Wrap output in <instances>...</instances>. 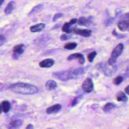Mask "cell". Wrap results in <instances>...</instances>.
<instances>
[{
    "label": "cell",
    "instance_id": "obj_1",
    "mask_svg": "<svg viewBox=\"0 0 129 129\" xmlns=\"http://www.w3.org/2000/svg\"><path fill=\"white\" fill-rule=\"evenodd\" d=\"M84 73L85 71L83 68H79L54 72L52 74V75L57 79L64 81L70 79L80 78Z\"/></svg>",
    "mask_w": 129,
    "mask_h": 129
},
{
    "label": "cell",
    "instance_id": "obj_2",
    "mask_svg": "<svg viewBox=\"0 0 129 129\" xmlns=\"http://www.w3.org/2000/svg\"><path fill=\"white\" fill-rule=\"evenodd\" d=\"M9 89L16 93L23 95H31L38 92V89L36 86L23 82L14 83L10 86Z\"/></svg>",
    "mask_w": 129,
    "mask_h": 129
},
{
    "label": "cell",
    "instance_id": "obj_3",
    "mask_svg": "<svg viewBox=\"0 0 129 129\" xmlns=\"http://www.w3.org/2000/svg\"><path fill=\"white\" fill-rule=\"evenodd\" d=\"M96 67L106 76L112 75L116 70V67L115 66H113V64L110 65L105 62L98 63Z\"/></svg>",
    "mask_w": 129,
    "mask_h": 129
},
{
    "label": "cell",
    "instance_id": "obj_4",
    "mask_svg": "<svg viewBox=\"0 0 129 129\" xmlns=\"http://www.w3.org/2000/svg\"><path fill=\"white\" fill-rule=\"evenodd\" d=\"M117 26L121 31H129V19L124 15H123L118 22Z\"/></svg>",
    "mask_w": 129,
    "mask_h": 129
},
{
    "label": "cell",
    "instance_id": "obj_5",
    "mask_svg": "<svg viewBox=\"0 0 129 129\" xmlns=\"http://www.w3.org/2000/svg\"><path fill=\"white\" fill-rule=\"evenodd\" d=\"M82 88L84 91L87 93L91 92L94 88L93 83L90 78H86L82 83Z\"/></svg>",
    "mask_w": 129,
    "mask_h": 129
},
{
    "label": "cell",
    "instance_id": "obj_6",
    "mask_svg": "<svg viewBox=\"0 0 129 129\" xmlns=\"http://www.w3.org/2000/svg\"><path fill=\"white\" fill-rule=\"evenodd\" d=\"M24 45L23 44H20L15 46L13 50L12 56L14 59H17L19 58V56L23 53L24 51Z\"/></svg>",
    "mask_w": 129,
    "mask_h": 129
},
{
    "label": "cell",
    "instance_id": "obj_7",
    "mask_svg": "<svg viewBox=\"0 0 129 129\" xmlns=\"http://www.w3.org/2000/svg\"><path fill=\"white\" fill-rule=\"evenodd\" d=\"M123 49V45L122 43L118 44L112 50L111 57L116 60L117 58L121 54Z\"/></svg>",
    "mask_w": 129,
    "mask_h": 129
},
{
    "label": "cell",
    "instance_id": "obj_8",
    "mask_svg": "<svg viewBox=\"0 0 129 129\" xmlns=\"http://www.w3.org/2000/svg\"><path fill=\"white\" fill-rule=\"evenodd\" d=\"M74 59H78V61L80 64H84L85 62V58L84 57V55L82 53H73L70 55L67 58V59L68 60H72Z\"/></svg>",
    "mask_w": 129,
    "mask_h": 129
},
{
    "label": "cell",
    "instance_id": "obj_9",
    "mask_svg": "<svg viewBox=\"0 0 129 129\" xmlns=\"http://www.w3.org/2000/svg\"><path fill=\"white\" fill-rule=\"evenodd\" d=\"M73 32L75 34L79 35L83 37H89L91 34L92 31L88 29H79L74 28Z\"/></svg>",
    "mask_w": 129,
    "mask_h": 129
},
{
    "label": "cell",
    "instance_id": "obj_10",
    "mask_svg": "<svg viewBox=\"0 0 129 129\" xmlns=\"http://www.w3.org/2000/svg\"><path fill=\"white\" fill-rule=\"evenodd\" d=\"M54 63V60L51 58H47L41 61L39 66L42 68H48L51 67Z\"/></svg>",
    "mask_w": 129,
    "mask_h": 129
},
{
    "label": "cell",
    "instance_id": "obj_11",
    "mask_svg": "<svg viewBox=\"0 0 129 129\" xmlns=\"http://www.w3.org/2000/svg\"><path fill=\"white\" fill-rule=\"evenodd\" d=\"M92 22V17H89L88 18L82 17H80L78 20V24L80 25L88 26Z\"/></svg>",
    "mask_w": 129,
    "mask_h": 129
},
{
    "label": "cell",
    "instance_id": "obj_12",
    "mask_svg": "<svg viewBox=\"0 0 129 129\" xmlns=\"http://www.w3.org/2000/svg\"><path fill=\"white\" fill-rule=\"evenodd\" d=\"M61 108V106L59 104H56L51 106L48 107L46 110V112L48 114H52L58 112Z\"/></svg>",
    "mask_w": 129,
    "mask_h": 129
},
{
    "label": "cell",
    "instance_id": "obj_13",
    "mask_svg": "<svg viewBox=\"0 0 129 129\" xmlns=\"http://www.w3.org/2000/svg\"><path fill=\"white\" fill-rule=\"evenodd\" d=\"M23 124V121L20 119L12 120L8 125V128L10 129L19 128Z\"/></svg>",
    "mask_w": 129,
    "mask_h": 129
},
{
    "label": "cell",
    "instance_id": "obj_14",
    "mask_svg": "<svg viewBox=\"0 0 129 129\" xmlns=\"http://www.w3.org/2000/svg\"><path fill=\"white\" fill-rule=\"evenodd\" d=\"M45 27V25L44 23H39L30 27V30L31 32H38L42 31Z\"/></svg>",
    "mask_w": 129,
    "mask_h": 129
},
{
    "label": "cell",
    "instance_id": "obj_15",
    "mask_svg": "<svg viewBox=\"0 0 129 129\" xmlns=\"http://www.w3.org/2000/svg\"><path fill=\"white\" fill-rule=\"evenodd\" d=\"M15 4H16L14 1H12L10 2L5 9V14L7 15H9L12 13L15 8Z\"/></svg>",
    "mask_w": 129,
    "mask_h": 129
},
{
    "label": "cell",
    "instance_id": "obj_16",
    "mask_svg": "<svg viewBox=\"0 0 129 129\" xmlns=\"http://www.w3.org/2000/svg\"><path fill=\"white\" fill-rule=\"evenodd\" d=\"M45 86L48 90H52L57 87V84L54 80H49L46 82Z\"/></svg>",
    "mask_w": 129,
    "mask_h": 129
},
{
    "label": "cell",
    "instance_id": "obj_17",
    "mask_svg": "<svg viewBox=\"0 0 129 129\" xmlns=\"http://www.w3.org/2000/svg\"><path fill=\"white\" fill-rule=\"evenodd\" d=\"M72 25L73 24L70 22L68 23H65L62 27V28H61L62 31L67 33L73 32L74 28H71Z\"/></svg>",
    "mask_w": 129,
    "mask_h": 129
},
{
    "label": "cell",
    "instance_id": "obj_18",
    "mask_svg": "<svg viewBox=\"0 0 129 129\" xmlns=\"http://www.w3.org/2000/svg\"><path fill=\"white\" fill-rule=\"evenodd\" d=\"M2 110L4 112L7 113L9 112L11 108V104L9 101L4 100L2 102Z\"/></svg>",
    "mask_w": 129,
    "mask_h": 129
},
{
    "label": "cell",
    "instance_id": "obj_19",
    "mask_svg": "<svg viewBox=\"0 0 129 129\" xmlns=\"http://www.w3.org/2000/svg\"><path fill=\"white\" fill-rule=\"evenodd\" d=\"M43 8V5L42 4L37 5L33 8V9L29 13L28 15L30 16V15H34L36 13H38L40 11H41Z\"/></svg>",
    "mask_w": 129,
    "mask_h": 129
},
{
    "label": "cell",
    "instance_id": "obj_20",
    "mask_svg": "<svg viewBox=\"0 0 129 129\" xmlns=\"http://www.w3.org/2000/svg\"><path fill=\"white\" fill-rule=\"evenodd\" d=\"M116 100L118 101H123L125 102L127 100V97L125 94L122 91H119L117 92L116 95Z\"/></svg>",
    "mask_w": 129,
    "mask_h": 129
},
{
    "label": "cell",
    "instance_id": "obj_21",
    "mask_svg": "<svg viewBox=\"0 0 129 129\" xmlns=\"http://www.w3.org/2000/svg\"><path fill=\"white\" fill-rule=\"evenodd\" d=\"M115 107L116 106L114 104L108 102L104 106V107H103V110L105 112H108L111 111L114 108H115Z\"/></svg>",
    "mask_w": 129,
    "mask_h": 129
},
{
    "label": "cell",
    "instance_id": "obj_22",
    "mask_svg": "<svg viewBox=\"0 0 129 129\" xmlns=\"http://www.w3.org/2000/svg\"><path fill=\"white\" fill-rule=\"evenodd\" d=\"M77 46V43L75 42H70L66 43L64 45V48L68 49V50H71L75 49Z\"/></svg>",
    "mask_w": 129,
    "mask_h": 129
},
{
    "label": "cell",
    "instance_id": "obj_23",
    "mask_svg": "<svg viewBox=\"0 0 129 129\" xmlns=\"http://www.w3.org/2000/svg\"><path fill=\"white\" fill-rule=\"evenodd\" d=\"M96 54H97V53H96V51H93L91 52L90 53H89L87 55V59H88V61L90 62H93Z\"/></svg>",
    "mask_w": 129,
    "mask_h": 129
},
{
    "label": "cell",
    "instance_id": "obj_24",
    "mask_svg": "<svg viewBox=\"0 0 129 129\" xmlns=\"http://www.w3.org/2000/svg\"><path fill=\"white\" fill-rule=\"evenodd\" d=\"M123 78L121 76H117L116 78H114L113 80V83L115 85H119L122 81H123Z\"/></svg>",
    "mask_w": 129,
    "mask_h": 129
},
{
    "label": "cell",
    "instance_id": "obj_25",
    "mask_svg": "<svg viewBox=\"0 0 129 129\" xmlns=\"http://www.w3.org/2000/svg\"><path fill=\"white\" fill-rule=\"evenodd\" d=\"M62 16H63V14H62V13H56V14H55L54 15V16H53V19H52L53 22L56 21L57 19H59L60 18L62 17Z\"/></svg>",
    "mask_w": 129,
    "mask_h": 129
},
{
    "label": "cell",
    "instance_id": "obj_26",
    "mask_svg": "<svg viewBox=\"0 0 129 129\" xmlns=\"http://www.w3.org/2000/svg\"><path fill=\"white\" fill-rule=\"evenodd\" d=\"M80 98H81V96H78V97L75 98L71 103V105L72 106H74L78 104V103L79 102V100H80Z\"/></svg>",
    "mask_w": 129,
    "mask_h": 129
},
{
    "label": "cell",
    "instance_id": "obj_27",
    "mask_svg": "<svg viewBox=\"0 0 129 129\" xmlns=\"http://www.w3.org/2000/svg\"><path fill=\"white\" fill-rule=\"evenodd\" d=\"M6 41V38L5 36L2 34H0V46L3 45Z\"/></svg>",
    "mask_w": 129,
    "mask_h": 129
},
{
    "label": "cell",
    "instance_id": "obj_28",
    "mask_svg": "<svg viewBox=\"0 0 129 129\" xmlns=\"http://www.w3.org/2000/svg\"><path fill=\"white\" fill-rule=\"evenodd\" d=\"M70 38H71V36L67 35L66 34H62V35H60V39L61 40H63V41H65V40H68Z\"/></svg>",
    "mask_w": 129,
    "mask_h": 129
},
{
    "label": "cell",
    "instance_id": "obj_29",
    "mask_svg": "<svg viewBox=\"0 0 129 129\" xmlns=\"http://www.w3.org/2000/svg\"><path fill=\"white\" fill-rule=\"evenodd\" d=\"M112 35H113L114 36H116V37H117L119 38H122V37H123V35L118 34V33L116 32V30H115V29H114V30H113V31L112 32Z\"/></svg>",
    "mask_w": 129,
    "mask_h": 129
},
{
    "label": "cell",
    "instance_id": "obj_30",
    "mask_svg": "<svg viewBox=\"0 0 129 129\" xmlns=\"http://www.w3.org/2000/svg\"><path fill=\"white\" fill-rule=\"evenodd\" d=\"M114 21V18H111L110 19H109L108 20H107L106 22V26H108L109 25H110Z\"/></svg>",
    "mask_w": 129,
    "mask_h": 129
},
{
    "label": "cell",
    "instance_id": "obj_31",
    "mask_svg": "<svg viewBox=\"0 0 129 129\" xmlns=\"http://www.w3.org/2000/svg\"><path fill=\"white\" fill-rule=\"evenodd\" d=\"M124 91L126 94H127V95H129V85H128L127 87H125V88L124 89Z\"/></svg>",
    "mask_w": 129,
    "mask_h": 129
},
{
    "label": "cell",
    "instance_id": "obj_32",
    "mask_svg": "<svg viewBox=\"0 0 129 129\" xmlns=\"http://www.w3.org/2000/svg\"><path fill=\"white\" fill-rule=\"evenodd\" d=\"M34 127H33V125L32 124H28V125L26 127V129H32V128H33Z\"/></svg>",
    "mask_w": 129,
    "mask_h": 129
},
{
    "label": "cell",
    "instance_id": "obj_33",
    "mask_svg": "<svg viewBox=\"0 0 129 129\" xmlns=\"http://www.w3.org/2000/svg\"><path fill=\"white\" fill-rule=\"evenodd\" d=\"M77 19H76V18H74V19H72L70 22L72 24H75V23L77 22Z\"/></svg>",
    "mask_w": 129,
    "mask_h": 129
},
{
    "label": "cell",
    "instance_id": "obj_34",
    "mask_svg": "<svg viewBox=\"0 0 129 129\" xmlns=\"http://www.w3.org/2000/svg\"><path fill=\"white\" fill-rule=\"evenodd\" d=\"M4 2V0H0V7Z\"/></svg>",
    "mask_w": 129,
    "mask_h": 129
},
{
    "label": "cell",
    "instance_id": "obj_35",
    "mask_svg": "<svg viewBox=\"0 0 129 129\" xmlns=\"http://www.w3.org/2000/svg\"><path fill=\"white\" fill-rule=\"evenodd\" d=\"M59 26H60L59 25H56L55 26H54V27H53V28H54V29H56V28H59Z\"/></svg>",
    "mask_w": 129,
    "mask_h": 129
},
{
    "label": "cell",
    "instance_id": "obj_36",
    "mask_svg": "<svg viewBox=\"0 0 129 129\" xmlns=\"http://www.w3.org/2000/svg\"><path fill=\"white\" fill-rule=\"evenodd\" d=\"M3 111L2 110V104H0V113H2V111Z\"/></svg>",
    "mask_w": 129,
    "mask_h": 129
},
{
    "label": "cell",
    "instance_id": "obj_37",
    "mask_svg": "<svg viewBox=\"0 0 129 129\" xmlns=\"http://www.w3.org/2000/svg\"><path fill=\"white\" fill-rule=\"evenodd\" d=\"M126 73L128 75H129V67L126 70Z\"/></svg>",
    "mask_w": 129,
    "mask_h": 129
}]
</instances>
